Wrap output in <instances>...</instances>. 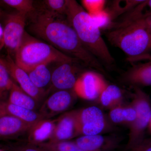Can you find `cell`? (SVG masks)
<instances>
[{
	"mask_svg": "<svg viewBox=\"0 0 151 151\" xmlns=\"http://www.w3.org/2000/svg\"><path fill=\"white\" fill-rule=\"evenodd\" d=\"M106 31L105 35L108 41L122 50L132 64L141 60L150 61V11L131 21L112 22Z\"/></svg>",
	"mask_w": 151,
	"mask_h": 151,
	"instance_id": "2",
	"label": "cell"
},
{
	"mask_svg": "<svg viewBox=\"0 0 151 151\" xmlns=\"http://www.w3.org/2000/svg\"><path fill=\"white\" fill-rule=\"evenodd\" d=\"M136 111L130 104L129 105H119L111 109L109 118L113 123L119 124H127L130 126L134 121Z\"/></svg>",
	"mask_w": 151,
	"mask_h": 151,
	"instance_id": "20",
	"label": "cell"
},
{
	"mask_svg": "<svg viewBox=\"0 0 151 151\" xmlns=\"http://www.w3.org/2000/svg\"><path fill=\"white\" fill-rule=\"evenodd\" d=\"M55 121L42 119L35 124L28 133V142L37 145L48 142L54 128Z\"/></svg>",
	"mask_w": 151,
	"mask_h": 151,
	"instance_id": "17",
	"label": "cell"
},
{
	"mask_svg": "<svg viewBox=\"0 0 151 151\" xmlns=\"http://www.w3.org/2000/svg\"><path fill=\"white\" fill-rule=\"evenodd\" d=\"M29 29L62 53L86 67L105 72L104 66L83 45L66 17L42 9L29 14Z\"/></svg>",
	"mask_w": 151,
	"mask_h": 151,
	"instance_id": "1",
	"label": "cell"
},
{
	"mask_svg": "<svg viewBox=\"0 0 151 151\" xmlns=\"http://www.w3.org/2000/svg\"><path fill=\"white\" fill-rule=\"evenodd\" d=\"M34 125L12 116H0V140L12 139L28 134Z\"/></svg>",
	"mask_w": 151,
	"mask_h": 151,
	"instance_id": "14",
	"label": "cell"
},
{
	"mask_svg": "<svg viewBox=\"0 0 151 151\" xmlns=\"http://www.w3.org/2000/svg\"><path fill=\"white\" fill-rule=\"evenodd\" d=\"M3 30L1 25H0V38L2 37H3Z\"/></svg>",
	"mask_w": 151,
	"mask_h": 151,
	"instance_id": "31",
	"label": "cell"
},
{
	"mask_svg": "<svg viewBox=\"0 0 151 151\" xmlns=\"http://www.w3.org/2000/svg\"><path fill=\"white\" fill-rule=\"evenodd\" d=\"M8 147L13 151H45L37 146L29 142L17 143Z\"/></svg>",
	"mask_w": 151,
	"mask_h": 151,
	"instance_id": "28",
	"label": "cell"
},
{
	"mask_svg": "<svg viewBox=\"0 0 151 151\" xmlns=\"http://www.w3.org/2000/svg\"><path fill=\"white\" fill-rule=\"evenodd\" d=\"M122 140L113 135L81 136L74 142L85 151H114L119 148Z\"/></svg>",
	"mask_w": 151,
	"mask_h": 151,
	"instance_id": "13",
	"label": "cell"
},
{
	"mask_svg": "<svg viewBox=\"0 0 151 151\" xmlns=\"http://www.w3.org/2000/svg\"><path fill=\"white\" fill-rule=\"evenodd\" d=\"M107 84L100 73L93 70H84L78 77L73 90L76 96L84 100L98 99Z\"/></svg>",
	"mask_w": 151,
	"mask_h": 151,
	"instance_id": "8",
	"label": "cell"
},
{
	"mask_svg": "<svg viewBox=\"0 0 151 151\" xmlns=\"http://www.w3.org/2000/svg\"><path fill=\"white\" fill-rule=\"evenodd\" d=\"M0 151H13L8 147H1L0 146Z\"/></svg>",
	"mask_w": 151,
	"mask_h": 151,
	"instance_id": "30",
	"label": "cell"
},
{
	"mask_svg": "<svg viewBox=\"0 0 151 151\" xmlns=\"http://www.w3.org/2000/svg\"><path fill=\"white\" fill-rule=\"evenodd\" d=\"M3 1L16 9L19 12L23 13L27 15L32 13L36 9L34 1L32 0H4Z\"/></svg>",
	"mask_w": 151,
	"mask_h": 151,
	"instance_id": "24",
	"label": "cell"
},
{
	"mask_svg": "<svg viewBox=\"0 0 151 151\" xmlns=\"http://www.w3.org/2000/svg\"><path fill=\"white\" fill-rule=\"evenodd\" d=\"M51 72L50 88L58 90H72L85 67L78 61L57 63Z\"/></svg>",
	"mask_w": 151,
	"mask_h": 151,
	"instance_id": "6",
	"label": "cell"
},
{
	"mask_svg": "<svg viewBox=\"0 0 151 151\" xmlns=\"http://www.w3.org/2000/svg\"><path fill=\"white\" fill-rule=\"evenodd\" d=\"M80 135L100 134L106 129L107 122L103 111L96 106L75 110Z\"/></svg>",
	"mask_w": 151,
	"mask_h": 151,
	"instance_id": "7",
	"label": "cell"
},
{
	"mask_svg": "<svg viewBox=\"0 0 151 151\" xmlns=\"http://www.w3.org/2000/svg\"><path fill=\"white\" fill-rule=\"evenodd\" d=\"M12 116L32 125L44 119L36 111L22 108L5 100L0 101V116Z\"/></svg>",
	"mask_w": 151,
	"mask_h": 151,
	"instance_id": "16",
	"label": "cell"
},
{
	"mask_svg": "<svg viewBox=\"0 0 151 151\" xmlns=\"http://www.w3.org/2000/svg\"><path fill=\"white\" fill-rule=\"evenodd\" d=\"M76 96L73 90L55 91L44 101L38 113L44 119L49 120L68 110Z\"/></svg>",
	"mask_w": 151,
	"mask_h": 151,
	"instance_id": "10",
	"label": "cell"
},
{
	"mask_svg": "<svg viewBox=\"0 0 151 151\" xmlns=\"http://www.w3.org/2000/svg\"><path fill=\"white\" fill-rule=\"evenodd\" d=\"M100 30H106L112 23L110 15L106 10L104 9L100 12L90 15Z\"/></svg>",
	"mask_w": 151,
	"mask_h": 151,
	"instance_id": "27",
	"label": "cell"
},
{
	"mask_svg": "<svg viewBox=\"0 0 151 151\" xmlns=\"http://www.w3.org/2000/svg\"><path fill=\"white\" fill-rule=\"evenodd\" d=\"M14 55V61L16 64L26 72L38 65H48L52 63L57 64L80 62L67 56L46 42L31 36L26 31Z\"/></svg>",
	"mask_w": 151,
	"mask_h": 151,
	"instance_id": "4",
	"label": "cell"
},
{
	"mask_svg": "<svg viewBox=\"0 0 151 151\" xmlns=\"http://www.w3.org/2000/svg\"><path fill=\"white\" fill-rule=\"evenodd\" d=\"M47 65H38L27 72L36 87L45 91V88L51 84V72Z\"/></svg>",
	"mask_w": 151,
	"mask_h": 151,
	"instance_id": "21",
	"label": "cell"
},
{
	"mask_svg": "<svg viewBox=\"0 0 151 151\" xmlns=\"http://www.w3.org/2000/svg\"><path fill=\"white\" fill-rule=\"evenodd\" d=\"M134 93L131 105L136 111V117L129 126V139L126 149L143 140L146 129L150 128L151 107L149 95L139 87H134Z\"/></svg>",
	"mask_w": 151,
	"mask_h": 151,
	"instance_id": "5",
	"label": "cell"
},
{
	"mask_svg": "<svg viewBox=\"0 0 151 151\" xmlns=\"http://www.w3.org/2000/svg\"><path fill=\"white\" fill-rule=\"evenodd\" d=\"M75 111L63 114L55 122L49 142L69 141L80 136Z\"/></svg>",
	"mask_w": 151,
	"mask_h": 151,
	"instance_id": "12",
	"label": "cell"
},
{
	"mask_svg": "<svg viewBox=\"0 0 151 151\" xmlns=\"http://www.w3.org/2000/svg\"><path fill=\"white\" fill-rule=\"evenodd\" d=\"M122 76V79L134 87L149 86L151 84V61L132 64Z\"/></svg>",
	"mask_w": 151,
	"mask_h": 151,
	"instance_id": "15",
	"label": "cell"
},
{
	"mask_svg": "<svg viewBox=\"0 0 151 151\" xmlns=\"http://www.w3.org/2000/svg\"><path fill=\"white\" fill-rule=\"evenodd\" d=\"M126 151H151V141L150 139H144Z\"/></svg>",
	"mask_w": 151,
	"mask_h": 151,
	"instance_id": "29",
	"label": "cell"
},
{
	"mask_svg": "<svg viewBox=\"0 0 151 151\" xmlns=\"http://www.w3.org/2000/svg\"><path fill=\"white\" fill-rule=\"evenodd\" d=\"M9 103L31 111H36L38 103L34 99L27 94L14 81L9 93Z\"/></svg>",
	"mask_w": 151,
	"mask_h": 151,
	"instance_id": "18",
	"label": "cell"
},
{
	"mask_svg": "<svg viewBox=\"0 0 151 151\" xmlns=\"http://www.w3.org/2000/svg\"><path fill=\"white\" fill-rule=\"evenodd\" d=\"M65 17L83 45L103 66L116 63L102 37L101 30L85 9L75 0H67Z\"/></svg>",
	"mask_w": 151,
	"mask_h": 151,
	"instance_id": "3",
	"label": "cell"
},
{
	"mask_svg": "<svg viewBox=\"0 0 151 151\" xmlns=\"http://www.w3.org/2000/svg\"><path fill=\"white\" fill-rule=\"evenodd\" d=\"M123 91L119 86L114 84H107L98 100L102 106L111 110L123 105Z\"/></svg>",
	"mask_w": 151,
	"mask_h": 151,
	"instance_id": "19",
	"label": "cell"
},
{
	"mask_svg": "<svg viewBox=\"0 0 151 151\" xmlns=\"http://www.w3.org/2000/svg\"><path fill=\"white\" fill-rule=\"evenodd\" d=\"M42 2L43 6L41 9L65 16L67 0H45Z\"/></svg>",
	"mask_w": 151,
	"mask_h": 151,
	"instance_id": "25",
	"label": "cell"
},
{
	"mask_svg": "<svg viewBox=\"0 0 151 151\" xmlns=\"http://www.w3.org/2000/svg\"><path fill=\"white\" fill-rule=\"evenodd\" d=\"M1 59L11 78L18 84L21 89L38 103L41 101L47 92L36 87L30 79L27 73L17 65L10 55H9L5 58Z\"/></svg>",
	"mask_w": 151,
	"mask_h": 151,
	"instance_id": "11",
	"label": "cell"
},
{
	"mask_svg": "<svg viewBox=\"0 0 151 151\" xmlns=\"http://www.w3.org/2000/svg\"><path fill=\"white\" fill-rule=\"evenodd\" d=\"M27 15L17 12L8 16L3 30V40L10 53L15 54L24 33Z\"/></svg>",
	"mask_w": 151,
	"mask_h": 151,
	"instance_id": "9",
	"label": "cell"
},
{
	"mask_svg": "<svg viewBox=\"0 0 151 151\" xmlns=\"http://www.w3.org/2000/svg\"><path fill=\"white\" fill-rule=\"evenodd\" d=\"M84 9L90 15L100 12L104 9L106 1L103 0H83L81 1Z\"/></svg>",
	"mask_w": 151,
	"mask_h": 151,
	"instance_id": "26",
	"label": "cell"
},
{
	"mask_svg": "<svg viewBox=\"0 0 151 151\" xmlns=\"http://www.w3.org/2000/svg\"><path fill=\"white\" fill-rule=\"evenodd\" d=\"M13 81L1 58H0V101H4V99L9 94Z\"/></svg>",
	"mask_w": 151,
	"mask_h": 151,
	"instance_id": "23",
	"label": "cell"
},
{
	"mask_svg": "<svg viewBox=\"0 0 151 151\" xmlns=\"http://www.w3.org/2000/svg\"><path fill=\"white\" fill-rule=\"evenodd\" d=\"M45 151H85L74 141L46 142L35 145Z\"/></svg>",
	"mask_w": 151,
	"mask_h": 151,
	"instance_id": "22",
	"label": "cell"
}]
</instances>
